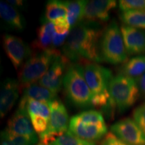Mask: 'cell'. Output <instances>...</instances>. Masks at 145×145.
<instances>
[{"instance_id":"1","label":"cell","mask_w":145,"mask_h":145,"mask_svg":"<svg viewBox=\"0 0 145 145\" xmlns=\"http://www.w3.org/2000/svg\"><path fill=\"white\" fill-rule=\"evenodd\" d=\"M94 22H81L71 28L63 47V55L71 62L77 63L86 60L92 63H101L99 41L103 30Z\"/></svg>"},{"instance_id":"2","label":"cell","mask_w":145,"mask_h":145,"mask_svg":"<svg viewBox=\"0 0 145 145\" xmlns=\"http://www.w3.org/2000/svg\"><path fill=\"white\" fill-rule=\"evenodd\" d=\"M68 130L82 140L95 142L108 134L102 113L93 110L81 112L71 118Z\"/></svg>"},{"instance_id":"3","label":"cell","mask_w":145,"mask_h":145,"mask_svg":"<svg viewBox=\"0 0 145 145\" xmlns=\"http://www.w3.org/2000/svg\"><path fill=\"white\" fill-rule=\"evenodd\" d=\"M63 88L67 98L74 106L79 108L93 106V95L85 78L82 65L70 64L63 79Z\"/></svg>"},{"instance_id":"4","label":"cell","mask_w":145,"mask_h":145,"mask_svg":"<svg viewBox=\"0 0 145 145\" xmlns=\"http://www.w3.org/2000/svg\"><path fill=\"white\" fill-rule=\"evenodd\" d=\"M86 80L93 95V106L101 109L113 101L109 92V83L113 77L111 71L96 63L83 66Z\"/></svg>"},{"instance_id":"5","label":"cell","mask_w":145,"mask_h":145,"mask_svg":"<svg viewBox=\"0 0 145 145\" xmlns=\"http://www.w3.org/2000/svg\"><path fill=\"white\" fill-rule=\"evenodd\" d=\"M99 52L103 61L110 64L119 65L128 61L122 32L115 20H112L103 30Z\"/></svg>"},{"instance_id":"6","label":"cell","mask_w":145,"mask_h":145,"mask_svg":"<svg viewBox=\"0 0 145 145\" xmlns=\"http://www.w3.org/2000/svg\"><path fill=\"white\" fill-rule=\"evenodd\" d=\"M60 54L59 50L50 48L30 56L19 72L18 82L20 88L24 89L39 81L48 71L54 59Z\"/></svg>"},{"instance_id":"7","label":"cell","mask_w":145,"mask_h":145,"mask_svg":"<svg viewBox=\"0 0 145 145\" xmlns=\"http://www.w3.org/2000/svg\"><path fill=\"white\" fill-rule=\"evenodd\" d=\"M109 92L120 113L135 105L140 95L137 80L120 74L112 77L109 83Z\"/></svg>"},{"instance_id":"8","label":"cell","mask_w":145,"mask_h":145,"mask_svg":"<svg viewBox=\"0 0 145 145\" xmlns=\"http://www.w3.org/2000/svg\"><path fill=\"white\" fill-rule=\"evenodd\" d=\"M50 118L48 128L46 131L39 135L38 145H48L64 135L69 128V115L65 105L59 99L49 103Z\"/></svg>"},{"instance_id":"9","label":"cell","mask_w":145,"mask_h":145,"mask_svg":"<svg viewBox=\"0 0 145 145\" xmlns=\"http://www.w3.org/2000/svg\"><path fill=\"white\" fill-rule=\"evenodd\" d=\"M5 130L12 135L32 137L37 135L26 108V100L21 98L19 106L8 120Z\"/></svg>"},{"instance_id":"10","label":"cell","mask_w":145,"mask_h":145,"mask_svg":"<svg viewBox=\"0 0 145 145\" xmlns=\"http://www.w3.org/2000/svg\"><path fill=\"white\" fill-rule=\"evenodd\" d=\"M69 62V60L63 54H59L48 71L38 83L40 86L57 94L63 86V79L70 65Z\"/></svg>"},{"instance_id":"11","label":"cell","mask_w":145,"mask_h":145,"mask_svg":"<svg viewBox=\"0 0 145 145\" xmlns=\"http://www.w3.org/2000/svg\"><path fill=\"white\" fill-rule=\"evenodd\" d=\"M116 137L128 145H145V134L133 119L126 118L110 127Z\"/></svg>"},{"instance_id":"12","label":"cell","mask_w":145,"mask_h":145,"mask_svg":"<svg viewBox=\"0 0 145 145\" xmlns=\"http://www.w3.org/2000/svg\"><path fill=\"white\" fill-rule=\"evenodd\" d=\"M3 47L16 69H18L23 64L24 60L31 56L28 46L20 38L16 36L4 34L3 36Z\"/></svg>"},{"instance_id":"13","label":"cell","mask_w":145,"mask_h":145,"mask_svg":"<svg viewBox=\"0 0 145 145\" xmlns=\"http://www.w3.org/2000/svg\"><path fill=\"white\" fill-rule=\"evenodd\" d=\"M26 100L27 110L34 129L37 135H40L46 131L49 124L50 118L49 103L32 99H27Z\"/></svg>"},{"instance_id":"14","label":"cell","mask_w":145,"mask_h":145,"mask_svg":"<svg viewBox=\"0 0 145 145\" xmlns=\"http://www.w3.org/2000/svg\"><path fill=\"white\" fill-rule=\"evenodd\" d=\"M114 0H93L87 1L83 21L88 22H106L110 19V11L116 7Z\"/></svg>"},{"instance_id":"15","label":"cell","mask_w":145,"mask_h":145,"mask_svg":"<svg viewBox=\"0 0 145 145\" xmlns=\"http://www.w3.org/2000/svg\"><path fill=\"white\" fill-rule=\"evenodd\" d=\"M120 30L127 54L137 56L145 54V32L124 24Z\"/></svg>"},{"instance_id":"16","label":"cell","mask_w":145,"mask_h":145,"mask_svg":"<svg viewBox=\"0 0 145 145\" xmlns=\"http://www.w3.org/2000/svg\"><path fill=\"white\" fill-rule=\"evenodd\" d=\"M19 82L12 78H6L1 83L0 95V115L4 118L12 110L19 97Z\"/></svg>"},{"instance_id":"17","label":"cell","mask_w":145,"mask_h":145,"mask_svg":"<svg viewBox=\"0 0 145 145\" xmlns=\"http://www.w3.org/2000/svg\"><path fill=\"white\" fill-rule=\"evenodd\" d=\"M0 16L4 24L9 28L22 31L26 27V22L19 11L10 3L5 1L0 3Z\"/></svg>"},{"instance_id":"18","label":"cell","mask_w":145,"mask_h":145,"mask_svg":"<svg viewBox=\"0 0 145 145\" xmlns=\"http://www.w3.org/2000/svg\"><path fill=\"white\" fill-rule=\"evenodd\" d=\"M54 34L55 28L54 24L45 21L38 29L37 38L32 42V46L38 52L50 49Z\"/></svg>"},{"instance_id":"19","label":"cell","mask_w":145,"mask_h":145,"mask_svg":"<svg viewBox=\"0 0 145 145\" xmlns=\"http://www.w3.org/2000/svg\"><path fill=\"white\" fill-rule=\"evenodd\" d=\"M22 98L32 99L42 102L50 103L57 99V94L40 86L37 82L23 89Z\"/></svg>"},{"instance_id":"20","label":"cell","mask_w":145,"mask_h":145,"mask_svg":"<svg viewBox=\"0 0 145 145\" xmlns=\"http://www.w3.org/2000/svg\"><path fill=\"white\" fill-rule=\"evenodd\" d=\"M145 73V54L138 55L124 63L120 70V75L137 80Z\"/></svg>"},{"instance_id":"21","label":"cell","mask_w":145,"mask_h":145,"mask_svg":"<svg viewBox=\"0 0 145 145\" xmlns=\"http://www.w3.org/2000/svg\"><path fill=\"white\" fill-rule=\"evenodd\" d=\"M87 1H65L67 10V20L71 28L83 22L84 10Z\"/></svg>"},{"instance_id":"22","label":"cell","mask_w":145,"mask_h":145,"mask_svg":"<svg viewBox=\"0 0 145 145\" xmlns=\"http://www.w3.org/2000/svg\"><path fill=\"white\" fill-rule=\"evenodd\" d=\"M66 18L67 10L65 1L51 0L47 2L45 9V21L53 23Z\"/></svg>"},{"instance_id":"23","label":"cell","mask_w":145,"mask_h":145,"mask_svg":"<svg viewBox=\"0 0 145 145\" xmlns=\"http://www.w3.org/2000/svg\"><path fill=\"white\" fill-rule=\"evenodd\" d=\"M120 18L124 25L138 29H145V10L122 12Z\"/></svg>"},{"instance_id":"24","label":"cell","mask_w":145,"mask_h":145,"mask_svg":"<svg viewBox=\"0 0 145 145\" xmlns=\"http://www.w3.org/2000/svg\"><path fill=\"white\" fill-rule=\"evenodd\" d=\"M37 135L32 137L12 135L4 130L1 132V145H38Z\"/></svg>"},{"instance_id":"25","label":"cell","mask_w":145,"mask_h":145,"mask_svg":"<svg viewBox=\"0 0 145 145\" xmlns=\"http://www.w3.org/2000/svg\"><path fill=\"white\" fill-rule=\"evenodd\" d=\"M48 145H96V144L95 142L82 140L67 131Z\"/></svg>"},{"instance_id":"26","label":"cell","mask_w":145,"mask_h":145,"mask_svg":"<svg viewBox=\"0 0 145 145\" xmlns=\"http://www.w3.org/2000/svg\"><path fill=\"white\" fill-rule=\"evenodd\" d=\"M119 8L122 12L128 10H145V0H120Z\"/></svg>"},{"instance_id":"27","label":"cell","mask_w":145,"mask_h":145,"mask_svg":"<svg viewBox=\"0 0 145 145\" xmlns=\"http://www.w3.org/2000/svg\"><path fill=\"white\" fill-rule=\"evenodd\" d=\"M133 120L145 134V102L134 110Z\"/></svg>"},{"instance_id":"28","label":"cell","mask_w":145,"mask_h":145,"mask_svg":"<svg viewBox=\"0 0 145 145\" xmlns=\"http://www.w3.org/2000/svg\"><path fill=\"white\" fill-rule=\"evenodd\" d=\"M100 145H128L116 137L112 132H109L101 141Z\"/></svg>"},{"instance_id":"29","label":"cell","mask_w":145,"mask_h":145,"mask_svg":"<svg viewBox=\"0 0 145 145\" xmlns=\"http://www.w3.org/2000/svg\"><path fill=\"white\" fill-rule=\"evenodd\" d=\"M69 32H68V33H66V34H59L55 32V34H54V37H53V40H52V49H56L57 47L64 45L65 42L67 40V39L69 34Z\"/></svg>"},{"instance_id":"30","label":"cell","mask_w":145,"mask_h":145,"mask_svg":"<svg viewBox=\"0 0 145 145\" xmlns=\"http://www.w3.org/2000/svg\"><path fill=\"white\" fill-rule=\"evenodd\" d=\"M137 81L139 91H140V95L145 97V73L143 74L140 78H138Z\"/></svg>"},{"instance_id":"31","label":"cell","mask_w":145,"mask_h":145,"mask_svg":"<svg viewBox=\"0 0 145 145\" xmlns=\"http://www.w3.org/2000/svg\"><path fill=\"white\" fill-rule=\"evenodd\" d=\"M8 3L17 9V8H22L24 6V1L22 0H9Z\"/></svg>"}]
</instances>
